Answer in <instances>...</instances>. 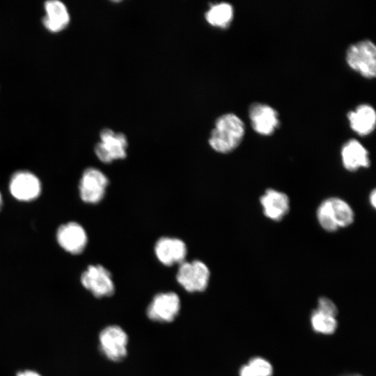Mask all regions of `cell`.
I'll list each match as a JSON object with an SVG mask.
<instances>
[{"label": "cell", "instance_id": "6da1fadb", "mask_svg": "<svg viewBox=\"0 0 376 376\" xmlns=\"http://www.w3.org/2000/svg\"><path fill=\"white\" fill-rule=\"evenodd\" d=\"M245 134V125L237 115L228 113L218 117L208 142L216 152L227 154L235 150Z\"/></svg>", "mask_w": 376, "mask_h": 376}, {"label": "cell", "instance_id": "7a4b0ae2", "mask_svg": "<svg viewBox=\"0 0 376 376\" xmlns=\"http://www.w3.org/2000/svg\"><path fill=\"white\" fill-rule=\"evenodd\" d=\"M316 217L324 230L332 233L352 224L354 220V212L345 200L338 197H329L319 205Z\"/></svg>", "mask_w": 376, "mask_h": 376}, {"label": "cell", "instance_id": "3957f363", "mask_svg": "<svg viewBox=\"0 0 376 376\" xmlns=\"http://www.w3.org/2000/svg\"><path fill=\"white\" fill-rule=\"evenodd\" d=\"M347 65L363 77L372 79L376 75V47L370 40H363L348 47L345 54Z\"/></svg>", "mask_w": 376, "mask_h": 376}, {"label": "cell", "instance_id": "277c9868", "mask_svg": "<svg viewBox=\"0 0 376 376\" xmlns=\"http://www.w3.org/2000/svg\"><path fill=\"white\" fill-rule=\"evenodd\" d=\"M210 278L209 267L200 260H185L178 265L176 280L189 292H200L205 290Z\"/></svg>", "mask_w": 376, "mask_h": 376}, {"label": "cell", "instance_id": "5b68a950", "mask_svg": "<svg viewBox=\"0 0 376 376\" xmlns=\"http://www.w3.org/2000/svg\"><path fill=\"white\" fill-rule=\"evenodd\" d=\"M100 141L95 145L94 151L100 162L110 164L126 157L128 143L123 133L104 128L100 132Z\"/></svg>", "mask_w": 376, "mask_h": 376}, {"label": "cell", "instance_id": "8992f818", "mask_svg": "<svg viewBox=\"0 0 376 376\" xmlns=\"http://www.w3.org/2000/svg\"><path fill=\"white\" fill-rule=\"evenodd\" d=\"M82 286L94 297H110L115 292V285L111 272L102 265H90L80 276Z\"/></svg>", "mask_w": 376, "mask_h": 376}, {"label": "cell", "instance_id": "52a82bcc", "mask_svg": "<svg viewBox=\"0 0 376 376\" xmlns=\"http://www.w3.org/2000/svg\"><path fill=\"white\" fill-rule=\"evenodd\" d=\"M109 179L100 169L95 167L86 169L79 183V193L81 201L88 204H97L104 198Z\"/></svg>", "mask_w": 376, "mask_h": 376}, {"label": "cell", "instance_id": "ba28073f", "mask_svg": "<svg viewBox=\"0 0 376 376\" xmlns=\"http://www.w3.org/2000/svg\"><path fill=\"white\" fill-rule=\"evenodd\" d=\"M127 334L120 326H107L100 333V351L110 361L123 360L127 356Z\"/></svg>", "mask_w": 376, "mask_h": 376}, {"label": "cell", "instance_id": "9c48e42d", "mask_svg": "<svg viewBox=\"0 0 376 376\" xmlns=\"http://www.w3.org/2000/svg\"><path fill=\"white\" fill-rule=\"evenodd\" d=\"M8 189L15 199L30 202L40 196L42 184L38 177L33 173L27 170H19L11 175Z\"/></svg>", "mask_w": 376, "mask_h": 376}, {"label": "cell", "instance_id": "30bf717a", "mask_svg": "<svg viewBox=\"0 0 376 376\" xmlns=\"http://www.w3.org/2000/svg\"><path fill=\"white\" fill-rule=\"evenodd\" d=\"M180 307V299L175 292H159L149 304L146 313L148 318L152 321L171 322L178 315Z\"/></svg>", "mask_w": 376, "mask_h": 376}, {"label": "cell", "instance_id": "8fae6325", "mask_svg": "<svg viewBox=\"0 0 376 376\" xmlns=\"http://www.w3.org/2000/svg\"><path fill=\"white\" fill-rule=\"evenodd\" d=\"M56 240L61 248L72 255L81 253L88 243L86 230L76 221L61 224L57 228Z\"/></svg>", "mask_w": 376, "mask_h": 376}, {"label": "cell", "instance_id": "7c38bea8", "mask_svg": "<svg viewBox=\"0 0 376 376\" xmlns=\"http://www.w3.org/2000/svg\"><path fill=\"white\" fill-rule=\"evenodd\" d=\"M154 252L156 258L162 265L171 267L180 265L187 255V246L185 242L178 237L163 236L155 244Z\"/></svg>", "mask_w": 376, "mask_h": 376}, {"label": "cell", "instance_id": "4fadbf2b", "mask_svg": "<svg viewBox=\"0 0 376 376\" xmlns=\"http://www.w3.org/2000/svg\"><path fill=\"white\" fill-rule=\"evenodd\" d=\"M249 116L253 130L263 136L272 134L279 125L278 112L264 103H252L249 107Z\"/></svg>", "mask_w": 376, "mask_h": 376}, {"label": "cell", "instance_id": "5bb4252c", "mask_svg": "<svg viewBox=\"0 0 376 376\" xmlns=\"http://www.w3.org/2000/svg\"><path fill=\"white\" fill-rule=\"evenodd\" d=\"M264 215L274 221H280L288 213L290 199L288 196L274 189H267L260 198Z\"/></svg>", "mask_w": 376, "mask_h": 376}, {"label": "cell", "instance_id": "9a60e30c", "mask_svg": "<svg viewBox=\"0 0 376 376\" xmlns=\"http://www.w3.org/2000/svg\"><path fill=\"white\" fill-rule=\"evenodd\" d=\"M340 157L343 167L350 172L368 168L370 164L368 150L355 139L347 141L342 146Z\"/></svg>", "mask_w": 376, "mask_h": 376}, {"label": "cell", "instance_id": "2e32d148", "mask_svg": "<svg viewBox=\"0 0 376 376\" xmlns=\"http://www.w3.org/2000/svg\"><path fill=\"white\" fill-rule=\"evenodd\" d=\"M351 129L361 136L373 132L376 125V113L374 108L368 104H361L347 115Z\"/></svg>", "mask_w": 376, "mask_h": 376}, {"label": "cell", "instance_id": "e0dca14e", "mask_svg": "<svg viewBox=\"0 0 376 376\" xmlns=\"http://www.w3.org/2000/svg\"><path fill=\"white\" fill-rule=\"evenodd\" d=\"M45 15L42 24L49 31L57 33L67 27L70 22V15L65 5L58 0H50L45 3Z\"/></svg>", "mask_w": 376, "mask_h": 376}, {"label": "cell", "instance_id": "ac0fdd59", "mask_svg": "<svg viewBox=\"0 0 376 376\" xmlns=\"http://www.w3.org/2000/svg\"><path fill=\"white\" fill-rule=\"evenodd\" d=\"M205 19L214 27L226 29L233 18V6L227 2H221L210 6L205 13Z\"/></svg>", "mask_w": 376, "mask_h": 376}, {"label": "cell", "instance_id": "d6986e66", "mask_svg": "<svg viewBox=\"0 0 376 376\" xmlns=\"http://www.w3.org/2000/svg\"><path fill=\"white\" fill-rule=\"evenodd\" d=\"M311 324L315 331L329 334L333 333L337 326L334 317L329 316L315 311L311 315Z\"/></svg>", "mask_w": 376, "mask_h": 376}, {"label": "cell", "instance_id": "ffe728a7", "mask_svg": "<svg viewBox=\"0 0 376 376\" xmlns=\"http://www.w3.org/2000/svg\"><path fill=\"white\" fill-rule=\"evenodd\" d=\"M258 376H271L272 367L266 360L256 357L253 358L248 364Z\"/></svg>", "mask_w": 376, "mask_h": 376}, {"label": "cell", "instance_id": "44dd1931", "mask_svg": "<svg viewBox=\"0 0 376 376\" xmlns=\"http://www.w3.org/2000/svg\"><path fill=\"white\" fill-rule=\"evenodd\" d=\"M317 311L334 317L337 314V308L334 302L327 297H321L318 301Z\"/></svg>", "mask_w": 376, "mask_h": 376}, {"label": "cell", "instance_id": "7402d4cb", "mask_svg": "<svg viewBox=\"0 0 376 376\" xmlns=\"http://www.w3.org/2000/svg\"><path fill=\"white\" fill-rule=\"evenodd\" d=\"M240 376H258L249 365L243 366L240 370Z\"/></svg>", "mask_w": 376, "mask_h": 376}, {"label": "cell", "instance_id": "603a6c76", "mask_svg": "<svg viewBox=\"0 0 376 376\" xmlns=\"http://www.w3.org/2000/svg\"><path fill=\"white\" fill-rule=\"evenodd\" d=\"M16 376H42L38 373L31 370H26L23 371H19L17 373Z\"/></svg>", "mask_w": 376, "mask_h": 376}, {"label": "cell", "instance_id": "cb8c5ba5", "mask_svg": "<svg viewBox=\"0 0 376 376\" xmlns=\"http://www.w3.org/2000/svg\"><path fill=\"white\" fill-rule=\"evenodd\" d=\"M369 201L372 207L375 208L376 206V191L375 189L370 194Z\"/></svg>", "mask_w": 376, "mask_h": 376}, {"label": "cell", "instance_id": "d4e9b609", "mask_svg": "<svg viewBox=\"0 0 376 376\" xmlns=\"http://www.w3.org/2000/svg\"><path fill=\"white\" fill-rule=\"evenodd\" d=\"M3 200L2 194L0 191V211L3 207Z\"/></svg>", "mask_w": 376, "mask_h": 376}, {"label": "cell", "instance_id": "484cf974", "mask_svg": "<svg viewBox=\"0 0 376 376\" xmlns=\"http://www.w3.org/2000/svg\"><path fill=\"white\" fill-rule=\"evenodd\" d=\"M347 376H361V375L356 374V375H347Z\"/></svg>", "mask_w": 376, "mask_h": 376}]
</instances>
